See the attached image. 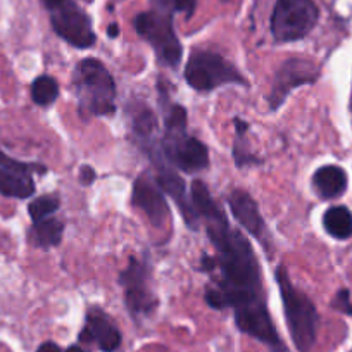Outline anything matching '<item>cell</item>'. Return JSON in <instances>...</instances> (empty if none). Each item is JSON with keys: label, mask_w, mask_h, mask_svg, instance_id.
Wrapping results in <instances>:
<instances>
[{"label": "cell", "mask_w": 352, "mask_h": 352, "mask_svg": "<svg viewBox=\"0 0 352 352\" xmlns=\"http://www.w3.org/2000/svg\"><path fill=\"white\" fill-rule=\"evenodd\" d=\"M162 9L171 14L175 12H184L187 18H190L195 11V6H197V0H161Z\"/></svg>", "instance_id": "603a6c76"}, {"label": "cell", "mask_w": 352, "mask_h": 352, "mask_svg": "<svg viewBox=\"0 0 352 352\" xmlns=\"http://www.w3.org/2000/svg\"><path fill=\"white\" fill-rule=\"evenodd\" d=\"M151 268L147 261L131 259L128 268L121 272L120 283L123 287L124 300L133 316L151 314L157 306L154 292L151 289Z\"/></svg>", "instance_id": "ba28073f"}, {"label": "cell", "mask_w": 352, "mask_h": 352, "mask_svg": "<svg viewBox=\"0 0 352 352\" xmlns=\"http://www.w3.org/2000/svg\"><path fill=\"white\" fill-rule=\"evenodd\" d=\"M228 204L236 221H239L254 239L263 242L264 247H270L268 242H266L268 230H266V223H264L263 216H261L259 209H257L256 201H254L247 192L233 190L228 197Z\"/></svg>", "instance_id": "7c38bea8"}, {"label": "cell", "mask_w": 352, "mask_h": 352, "mask_svg": "<svg viewBox=\"0 0 352 352\" xmlns=\"http://www.w3.org/2000/svg\"><path fill=\"white\" fill-rule=\"evenodd\" d=\"M133 131L137 135L138 142H145L154 138L157 133V118L154 116L151 109H142L133 118Z\"/></svg>", "instance_id": "ffe728a7"}, {"label": "cell", "mask_w": 352, "mask_h": 352, "mask_svg": "<svg viewBox=\"0 0 352 352\" xmlns=\"http://www.w3.org/2000/svg\"><path fill=\"white\" fill-rule=\"evenodd\" d=\"M276 283H278L280 296H282L290 337H292L297 351L311 352L314 342H316L318 323H320L316 307L302 290L294 287L285 266H278L276 270Z\"/></svg>", "instance_id": "7a4b0ae2"}, {"label": "cell", "mask_w": 352, "mask_h": 352, "mask_svg": "<svg viewBox=\"0 0 352 352\" xmlns=\"http://www.w3.org/2000/svg\"><path fill=\"white\" fill-rule=\"evenodd\" d=\"M0 168L11 169V171L21 173V175H32V173H45L47 168L42 164H33V162H23L18 159H12L11 155L6 154L2 148H0Z\"/></svg>", "instance_id": "7402d4cb"}, {"label": "cell", "mask_w": 352, "mask_h": 352, "mask_svg": "<svg viewBox=\"0 0 352 352\" xmlns=\"http://www.w3.org/2000/svg\"><path fill=\"white\" fill-rule=\"evenodd\" d=\"M43 6H45L49 11H54V9H57L59 6H63L64 2H67V0H42Z\"/></svg>", "instance_id": "4316f807"}, {"label": "cell", "mask_w": 352, "mask_h": 352, "mask_svg": "<svg viewBox=\"0 0 352 352\" xmlns=\"http://www.w3.org/2000/svg\"><path fill=\"white\" fill-rule=\"evenodd\" d=\"M133 201L135 208L144 211L148 221L155 228H162L169 219V206L166 204L162 188L155 180H152L151 175L138 176L133 184Z\"/></svg>", "instance_id": "8fae6325"}, {"label": "cell", "mask_w": 352, "mask_h": 352, "mask_svg": "<svg viewBox=\"0 0 352 352\" xmlns=\"http://www.w3.org/2000/svg\"><path fill=\"white\" fill-rule=\"evenodd\" d=\"M57 97H59V85L52 76L42 74V76L35 78V81L32 83V99L36 106H50L56 102Z\"/></svg>", "instance_id": "d6986e66"}, {"label": "cell", "mask_w": 352, "mask_h": 352, "mask_svg": "<svg viewBox=\"0 0 352 352\" xmlns=\"http://www.w3.org/2000/svg\"><path fill=\"white\" fill-rule=\"evenodd\" d=\"M323 226L333 239L345 240L352 236V214L344 206H335L328 209L323 216Z\"/></svg>", "instance_id": "e0dca14e"}, {"label": "cell", "mask_w": 352, "mask_h": 352, "mask_svg": "<svg viewBox=\"0 0 352 352\" xmlns=\"http://www.w3.org/2000/svg\"><path fill=\"white\" fill-rule=\"evenodd\" d=\"M190 199L199 218L204 219L206 232L216 249V268L219 270L218 285L206 290V302L214 309L232 307L240 331L280 349L282 342L266 307L259 263L249 240L230 226L228 218L212 201L204 182L192 184Z\"/></svg>", "instance_id": "6da1fadb"}, {"label": "cell", "mask_w": 352, "mask_h": 352, "mask_svg": "<svg viewBox=\"0 0 352 352\" xmlns=\"http://www.w3.org/2000/svg\"><path fill=\"white\" fill-rule=\"evenodd\" d=\"M80 107L94 116H107L116 111V87L107 67L97 59L81 60L74 71Z\"/></svg>", "instance_id": "3957f363"}, {"label": "cell", "mask_w": 352, "mask_h": 352, "mask_svg": "<svg viewBox=\"0 0 352 352\" xmlns=\"http://www.w3.org/2000/svg\"><path fill=\"white\" fill-rule=\"evenodd\" d=\"M57 209H59V199H57V195H42V197L35 199V201L28 206V212L30 216H32L33 223L47 219L49 216H52Z\"/></svg>", "instance_id": "44dd1931"}, {"label": "cell", "mask_w": 352, "mask_h": 352, "mask_svg": "<svg viewBox=\"0 0 352 352\" xmlns=\"http://www.w3.org/2000/svg\"><path fill=\"white\" fill-rule=\"evenodd\" d=\"M50 23L54 32L76 49H88L96 43L92 19L71 0L50 11Z\"/></svg>", "instance_id": "9c48e42d"}, {"label": "cell", "mask_w": 352, "mask_h": 352, "mask_svg": "<svg viewBox=\"0 0 352 352\" xmlns=\"http://www.w3.org/2000/svg\"><path fill=\"white\" fill-rule=\"evenodd\" d=\"M318 76H320V67L313 60L297 59V57L285 60L282 67L276 71L275 78H273L272 94H270V107L276 111L285 102V99L294 88L314 83Z\"/></svg>", "instance_id": "30bf717a"}, {"label": "cell", "mask_w": 352, "mask_h": 352, "mask_svg": "<svg viewBox=\"0 0 352 352\" xmlns=\"http://www.w3.org/2000/svg\"><path fill=\"white\" fill-rule=\"evenodd\" d=\"M313 0H278L272 14V33L278 42H297L318 23Z\"/></svg>", "instance_id": "8992f818"}, {"label": "cell", "mask_w": 352, "mask_h": 352, "mask_svg": "<svg viewBox=\"0 0 352 352\" xmlns=\"http://www.w3.org/2000/svg\"><path fill=\"white\" fill-rule=\"evenodd\" d=\"M66 352H83V351H81L80 347H76V345H73V347H69V349H67Z\"/></svg>", "instance_id": "f1b7e54d"}, {"label": "cell", "mask_w": 352, "mask_h": 352, "mask_svg": "<svg viewBox=\"0 0 352 352\" xmlns=\"http://www.w3.org/2000/svg\"><path fill=\"white\" fill-rule=\"evenodd\" d=\"M64 233V223L56 218H47L42 221L33 223L32 230H30V240L35 247H42V249H49V247L59 245L63 240Z\"/></svg>", "instance_id": "2e32d148"}, {"label": "cell", "mask_w": 352, "mask_h": 352, "mask_svg": "<svg viewBox=\"0 0 352 352\" xmlns=\"http://www.w3.org/2000/svg\"><path fill=\"white\" fill-rule=\"evenodd\" d=\"M247 130H249V124L247 121L235 118V144H233V159H235V164L239 168L249 164H261L259 159L254 154H250L249 144H247Z\"/></svg>", "instance_id": "ac0fdd59"}, {"label": "cell", "mask_w": 352, "mask_h": 352, "mask_svg": "<svg viewBox=\"0 0 352 352\" xmlns=\"http://www.w3.org/2000/svg\"><path fill=\"white\" fill-rule=\"evenodd\" d=\"M351 109H352V96H351Z\"/></svg>", "instance_id": "f546056e"}, {"label": "cell", "mask_w": 352, "mask_h": 352, "mask_svg": "<svg viewBox=\"0 0 352 352\" xmlns=\"http://www.w3.org/2000/svg\"><path fill=\"white\" fill-rule=\"evenodd\" d=\"M35 192V182L32 175L0 168V195L11 199H28Z\"/></svg>", "instance_id": "9a60e30c"}, {"label": "cell", "mask_w": 352, "mask_h": 352, "mask_svg": "<svg viewBox=\"0 0 352 352\" xmlns=\"http://www.w3.org/2000/svg\"><path fill=\"white\" fill-rule=\"evenodd\" d=\"M36 352H60V349L59 345L54 344V342H45V344L40 345Z\"/></svg>", "instance_id": "484cf974"}, {"label": "cell", "mask_w": 352, "mask_h": 352, "mask_svg": "<svg viewBox=\"0 0 352 352\" xmlns=\"http://www.w3.org/2000/svg\"><path fill=\"white\" fill-rule=\"evenodd\" d=\"M313 185L320 197H340L347 188V175L338 166H323L314 173Z\"/></svg>", "instance_id": "5bb4252c"}, {"label": "cell", "mask_w": 352, "mask_h": 352, "mask_svg": "<svg viewBox=\"0 0 352 352\" xmlns=\"http://www.w3.org/2000/svg\"><path fill=\"white\" fill-rule=\"evenodd\" d=\"M78 178H80V184L85 185V187H88V185H92L94 182H96L97 178V173L96 169L92 168V166L88 164H83L80 168V171H78Z\"/></svg>", "instance_id": "cb8c5ba5"}, {"label": "cell", "mask_w": 352, "mask_h": 352, "mask_svg": "<svg viewBox=\"0 0 352 352\" xmlns=\"http://www.w3.org/2000/svg\"><path fill=\"white\" fill-rule=\"evenodd\" d=\"M118 33H120V28H118L116 23H113V25H109V28H107V35H109L111 38H116Z\"/></svg>", "instance_id": "83f0119b"}, {"label": "cell", "mask_w": 352, "mask_h": 352, "mask_svg": "<svg viewBox=\"0 0 352 352\" xmlns=\"http://www.w3.org/2000/svg\"><path fill=\"white\" fill-rule=\"evenodd\" d=\"M80 340H96L97 345L104 352H113L120 347L121 333L106 316H102L100 313H90L88 314L87 327H85V330L80 335Z\"/></svg>", "instance_id": "4fadbf2b"}, {"label": "cell", "mask_w": 352, "mask_h": 352, "mask_svg": "<svg viewBox=\"0 0 352 352\" xmlns=\"http://www.w3.org/2000/svg\"><path fill=\"white\" fill-rule=\"evenodd\" d=\"M185 80L197 92H211L221 85H247L239 69L219 54L197 50L185 66Z\"/></svg>", "instance_id": "5b68a950"}, {"label": "cell", "mask_w": 352, "mask_h": 352, "mask_svg": "<svg viewBox=\"0 0 352 352\" xmlns=\"http://www.w3.org/2000/svg\"><path fill=\"white\" fill-rule=\"evenodd\" d=\"M161 147L169 164L184 173H199L209 166L208 147L187 135V126H164Z\"/></svg>", "instance_id": "52a82bcc"}, {"label": "cell", "mask_w": 352, "mask_h": 352, "mask_svg": "<svg viewBox=\"0 0 352 352\" xmlns=\"http://www.w3.org/2000/svg\"><path fill=\"white\" fill-rule=\"evenodd\" d=\"M333 307H337L342 313H352L351 300H349V290H340L337 294V297L333 300Z\"/></svg>", "instance_id": "d4e9b609"}, {"label": "cell", "mask_w": 352, "mask_h": 352, "mask_svg": "<svg viewBox=\"0 0 352 352\" xmlns=\"http://www.w3.org/2000/svg\"><path fill=\"white\" fill-rule=\"evenodd\" d=\"M133 26L135 32L151 43L161 63L169 67H178L182 56H184V49L176 36L175 28H173L171 12L164 11V9L140 12L133 19Z\"/></svg>", "instance_id": "277c9868"}]
</instances>
